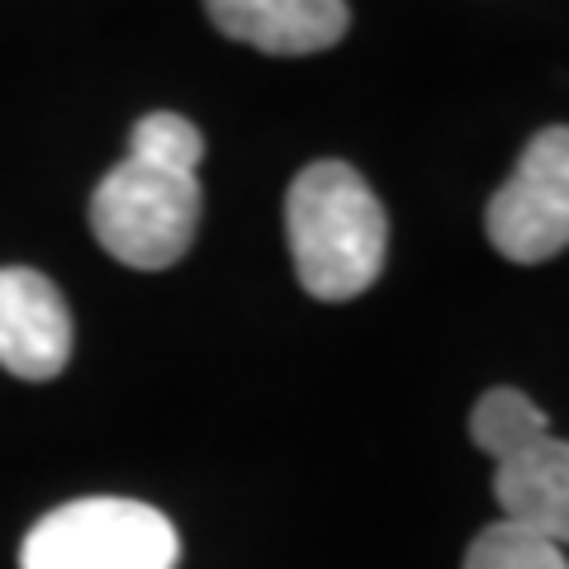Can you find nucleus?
Instances as JSON below:
<instances>
[{"label":"nucleus","mask_w":569,"mask_h":569,"mask_svg":"<svg viewBox=\"0 0 569 569\" xmlns=\"http://www.w3.org/2000/svg\"><path fill=\"white\" fill-rule=\"evenodd\" d=\"M284 233L299 284L323 305L366 295L385 271V204L347 162H309L295 176L284 194Z\"/></svg>","instance_id":"nucleus-1"},{"label":"nucleus","mask_w":569,"mask_h":569,"mask_svg":"<svg viewBox=\"0 0 569 569\" xmlns=\"http://www.w3.org/2000/svg\"><path fill=\"white\" fill-rule=\"evenodd\" d=\"M200 204L204 194L194 171H167L123 157L91 194V233L133 271H167L190 252Z\"/></svg>","instance_id":"nucleus-2"},{"label":"nucleus","mask_w":569,"mask_h":569,"mask_svg":"<svg viewBox=\"0 0 569 569\" xmlns=\"http://www.w3.org/2000/svg\"><path fill=\"white\" fill-rule=\"evenodd\" d=\"M181 537L133 498H77L24 537V569H176Z\"/></svg>","instance_id":"nucleus-3"},{"label":"nucleus","mask_w":569,"mask_h":569,"mask_svg":"<svg viewBox=\"0 0 569 569\" xmlns=\"http://www.w3.org/2000/svg\"><path fill=\"white\" fill-rule=\"evenodd\" d=\"M489 242L508 261L537 266L569 247V123H550L522 148L518 167L485 213Z\"/></svg>","instance_id":"nucleus-4"},{"label":"nucleus","mask_w":569,"mask_h":569,"mask_svg":"<svg viewBox=\"0 0 569 569\" xmlns=\"http://www.w3.org/2000/svg\"><path fill=\"white\" fill-rule=\"evenodd\" d=\"M71 361V309L29 266H0V366L20 380H52Z\"/></svg>","instance_id":"nucleus-5"},{"label":"nucleus","mask_w":569,"mask_h":569,"mask_svg":"<svg viewBox=\"0 0 569 569\" xmlns=\"http://www.w3.org/2000/svg\"><path fill=\"white\" fill-rule=\"evenodd\" d=\"M219 33L271 58H309L342 43L351 24L347 0H204Z\"/></svg>","instance_id":"nucleus-6"},{"label":"nucleus","mask_w":569,"mask_h":569,"mask_svg":"<svg viewBox=\"0 0 569 569\" xmlns=\"http://www.w3.org/2000/svg\"><path fill=\"white\" fill-rule=\"evenodd\" d=\"M493 498L508 522L569 550V441L546 437L493 475Z\"/></svg>","instance_id":"nucleus-7"},{"label":"nucleus","mask_w":569,"mask_h":569,"mask_svg":"<svg viewBox=\"0 0 569 569\" xmlns=\"http://www.w3.org/2000/svg\"><path fill=\"white\" fill-rule=\"evenodd\" d=\"M470 437H475L479 451H489L498 466H503V460L522 456V451L537 447V441H546L550 422L527 395H518V389H489L470 413Z\"/></svg>","instance_id":"nucleus-8"},{"label":"nucleus","mask_w":569,"mask_h":569,"mask_svg":"<svg viewBox=\"0 0 569 569\" xmlns=\"http://www.w3.org/2000/svg\"><path fill=\"white\" fill-rule=\"evenodd\" d=\"M466 569H569V556L518 522L485 527L466 550Z\"/></svg>","instance_id":"nucleus-9"},{"label":"nucleus","mask_w":569,"mask_h":569,"mask_svg":"<svg viewBox=\"0 0 569 569\" xmlns=\"http://www.w3.org/2000/svg\"><path fill=\"white\" fill-rule=\"evenodd\" d=\"M129 157H138V162H152V167H167V171H200L204 138H200V129H194L186 114L157 110V114H142L133 123Z\"/></svg>","instance_id":"nucleus-10"}]
</instances>
